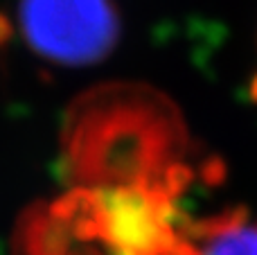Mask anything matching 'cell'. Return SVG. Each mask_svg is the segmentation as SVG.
<instances>
[{"label":"cell","instance_id":"6da1fadb","mask_svg":"<svg viewBox=\"0 0 257 255\" xmlns=\"http://www.w3.org/2000/svg\"><path fill=\"white\" fill-rule=\"evenodd\" d=\"M27 48L57 66H93L115 50L122 21L113 0H21Z\"/></svg>","mask_w":257,"mask_h":255},{"label":"cell","instance_id":"7a4b0ae2","mask_svg":"<svg viewBox=\"0 0 257 255\" xmlns=\"http://www.w3.org/2000/svg\"><path fill=\"white\" fill-rule=\"evenodd\" d=\"M199 255H257V217L232 212L208 221L199 235Z\"/></svg>","mask_w":257,"mask_h":255}]
</instances>
